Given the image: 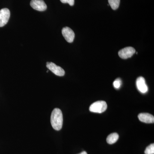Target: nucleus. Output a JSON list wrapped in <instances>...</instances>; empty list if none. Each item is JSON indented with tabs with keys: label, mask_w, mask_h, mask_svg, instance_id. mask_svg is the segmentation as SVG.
Segmentation results:
<instances>
[{
	"label": "nucleus",
	"mask_w": 154,
	"mask_h": 154,
	"mask_svg": "<svg viewBox=\"0 0 154 154\" xmlns=\"http://www.w3.org/2000/svg\"><path fill=\"white\" fill-rule=\"evenodd\" d=\"M51 123L53 128L59 131L62 128L63 116L61 110L59 108H55L53 110L51 116Z\"/></svg>",
	"instance_id": "1"
},
{
	"label": "nucleus",
	"mask_w": 154,
	"mask_h": 154,
	"mask_svg": "<svg viewBox=\"0 0 154 154\" xmlns=\"http://www.w3.org/2000/svg\"><path fill=\"white\" fill-rule=\"evenodd\" d=\"M107 108V104L104 101H99L94 102L90 106V111L94 113H102L105 112Z\"/></svg>",
	"instance_id": "2"
},
{
	"label": "nucleus",
	"mask_w": 154,
	"mask_h": 154,
	"mask_svg": "<svg viewBox=\"0 0 154 154\" xmlns=\"http://www.w3.org/2000/svg\"><path fill=\"white\" fill-rule=\"evenodd\" d=\"M46 67L53 73L59 76H63L65 73L63 69L60 66H58L53 63L48 62L46 63Z\"/></svg>",
	"instance_id": "3"
},
{
	"label": "nucleus",
	"mask_w": 154,
	"mask_h": 154,
	"mask_svg": "<svg viewBox=\"0 0 154 154\" xmlns=\"http://www.w3.org/2000/svg\"><path fill=\"white\" fill-rule=\"evenodd\" d=\"M136 51L134 48L127 47L120 50L118 52L119 56L123 59H126L131 57L135 53Z\"/></svg>",
	"instance_id": "4"
},
{
	"label": "nucleus",
	"mask_w": 154,
	"mask_h": 154,
	"mask_svg": "<svg viewBox=\"0 0 154 154\" xmlns=\"http://www.w3.org/2000/svg\"><path fill=\"white\" fill-rule=\"evenodd\" d=\"M10 16L11 13L8 9L4 8L0 10V27H2L7 24Z\"/></svg>",
	"instance_id": "5"
},
{
	"label": "nucleus",
	"mask_w": 154,
	"mask_h": 154,
	"mask_svg": "<svg viewBox=\"0 0 154 154\" xmlns=\"http://www.w3.org/2000/svg\"><path fill=\"white\" fill-rule=\"evenodd\" d=\"M30 5L34 10L44 11L47 9V5L43 0H31Z\"/></svg>",
	"instance_id": "6"
},
{
	"label": "nucleus",
	"mask_w": 154,
	"mask_h": 154,
	"mask_svg": "<svg viewBox=\"0 0 154 154\" xmlns=\"http://www.w3.org/2000/svg\"><path fill=\"white\" fill-rule=\"evenodd\" d=\"M62 33L65 39L67 42L72 43L75 38V33L70 28L68 27H64L62 30Z\"/></svg>",
	"instance_id": "7"
},
{
	"label": "nucleus",
	"mask_w": 154,
	"mask_h": 154,
	"mask_svg": "<svg viewBox=\"0 0 154 154\" xmlns=\"http://www.w3.org/2000/svg\"><path fill=\"white\" fill-rule=\"evenodd\" d=\"M136 85L138 91L142 94H145L148 91V88L146 84L145 80L143 77L137 78L136 81Z\"/></svg>",
	"instance_id": "8"
},
{
	"label": "nucleus",
	"mask_w": 154,
	"mask_h": 154,
	"mask_svg": "<svg viewBox=\"0 0 154 154\" xmlns=\"http://www.w3.org/2000/svg\"><path fill=\"white\" fill-rule=\"evenodd\" d=\"M139 119L146 123H152L154 122L153 116L148 113H140L138 116Z\"/></svg>",
	"instance_id": "9"
},
{
	"label": "nucleus",
	"mask_w": 154,
	"mask_h": 154,
	"mask_svg": "<svg viewBox=\"0 0 154 154\" xmlns=\"http://www.w3.org/2000/svg\"><path fill=\"white\" fill-rule=\"evenodd\" d=\"M119 138V136L118 134L116 133H113L107 136V143L109 144H113L118 140Z\"/></svg>",
	"instance_id": "10"
},
{
	"label": "nucleus",
	"mask_w": 154,
	"mask_h": 154,
	"mask_svg": "<svg viewBox=\"0 0 154 154\" xmlns=\"http://www.w3.org/2000/svg\"><path fill=\"white\" fill-rule=\"evenodd\" d=\"M120 0H108L109 5L113 10L118 8L120 4Z\"/></svg>",
	"instance_id": "11"
},
{
	"label": "nucleus",
	"mask_w": 154,
	"mask_h": 154,
	"mask_svg": "<svg viewBox=\"0 0 154 154\" xmlns=\"http://www.w3.org/2000/svg\"><path fill=\"white\" fill-rule=\"evenodd\" d=\"M145 154H154V144L152 143L147 147L145 151Z\"/></svg>",
	"instance_id": "12"
},
{
	"label": "nucleus",
	"mask_w": 154,
	"mask_h": 154,
	"mask_svg": "<svg viewBox=\"0 0 154 154\" xmlns=\"http://www.w3.org/2000/svg\"><path fill=\"white\" fill-rule=\"evenodd\" d=\"M122 81L120 79H117L113 82V85L114 88L116 89H119L121 85Z\"/></svg>",
	"instance_id": "13"
},
{
	"label": "nucleus",
	"mask_w": 154,
	"mask_h": 154,
	"mask_svg": "<svg viewBox=\"0 0 154 154\" xmlns=\"http://www.w3.org/2000/svg\"><path fill=\"white\" fill-rule=\"evenodd\" d=\"M60 2L63 4L68 3L71 6H73L74 5L75 0H60Z\"/></svg>",
	"instance_id": "14"
},
{
	"label": "nucleus",
	"mask_w": 154,
	"mask_h": 154,
	"mask_svg": "<svg viewBox=\"0 0 154 154\" xmlns=\"http://www.w3.org/2000/svg\"><path fill=\"white\" fill-rule=\"evenodd\" d=\"M79 154H88V153H87V152L85 151H83L82 152V153H81Z\"/></svg>",
	"instance_id": "15"
},
{
	"label": "nucleus",
	"mask_w": 154,
	"mask_h": 154,
	"mask_svg": "<svg viewBox=\"0 0 154 154\" xmlns=\"http://www.w3.org/2000/svg\"><path fill=\"white\" fill-rule=\"evenodd\" d=\"M48 70H47V73H48Z\"/></svg>",
	"instance_id": "16"
}]
</instances>
